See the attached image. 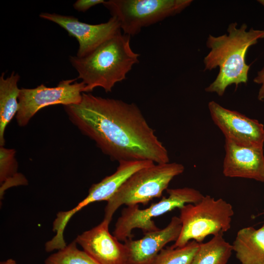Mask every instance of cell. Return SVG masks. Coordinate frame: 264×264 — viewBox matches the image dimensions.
Listing matches in <instances>:
<instances>
[{
	"label": "cell",
	"mask_w": 264,
	"mask_h": 264,
	"mask_svg": "<svg viewBox=\"0 0 264 264\" xmlns=\"http://www.w3.org/2000/svg\"><path fill=\"white\" fill-rule=\"evenodd\" d=\"M64 108L71 123L112 160L169 162L167 150L134 103L84 92L80 103Z\"/></svg>",
	"instance_id": "cell-1"
},
{
	"label": "cell",
	"mask_w": 264,
	"mask_h": 264,
	"mask_svg": "<svg viewBox=\"0 0 264 264\" xmlns=\"http://www.w3.org/2000/svg\"><path fill=\"white\" fill-rule=\"evenodd\" d=\"M236 22L228 26L227 34L219 36L209 34L206 42L210 51L203 59L204 70L217 67L219 72L214 81L205 88L207 92L223 95L227 88L235 84H246L250 65L246 63L248 48L264 39V30L253 28L247 30L243 23L237 27Z\"/></svg>",
	"instance_id": "cell-2"
},
{
	"label": "cell",
	"mask_w": 264,
	"mask_h": 264,
	"mask_svg": "<svg viewBox=\"0 0 264 264\" xmlns=\"http://www.w3.org/2000/svg\"><path fill=\"white\" fill-rule=\"evenodd\" d=\"M131 36L121 33L108 40L87 56H70L69 61L86 85V92L97 87L110 92L114 85L125 80L140 54L130 45Z\"/></svg>",
	"instance_id": "cell-3"
},
{
	"label": "cell",
	"mask_w": 264,
	"mask_h": 264,
	"mask_svg": "<svg viewBox=\"0 0 264 264\" xmlns=\"http://www.w3.org/2000/svg\"><path fill=\"white\" fill-rule=\"evenodd\" d=\"M184 171V166L176 162L154 164L138 170L107 201L104 220L110 222L123 205H146L154 198H160L171 180Z\"/></svg>",
	"instance_id": "cell-4"
},
{
	"label": "cell",
	"mask_w": 264,
	"mask_h": 264,
	"mask_svg": "<svg viewBox=\"0 0 264 264\" xmlns=\"http://www.w3.org/2000/svg\"><path fill=\"white\" fill-rule=\"evenodd\" d=\"M179 209L181 229L172 248L182 247L191 241L202 243L209 235L223 234L230 228L234 215L229 203L209 195L204 196L197 203L187 204Z\"/></svg>",
	"instance_id": "cell-5"
},
{
	"label": "cell",
	"mask_w": 264,
	"mask_h": 264,
	"mask_svg": "<svg viewBox=\"0 0 264 264\" xmlns=\"http://www.w3.org/2000/svg\"><path fill=\"white\" fill-rule=\"evenodd\" d=\"M166 191L168 197H163L145 209H140L138 204L124 208L115 223L113 235L124 242L132 238V231L135 228L140 229L143 234L157 230L160 228L152 219L187 204L197 203L204 197L198 190L190 187L167 189Z\"/></svg>",
	"instance_id": "cell-6"
},
{
	"label": "cell",
	"mask_w": 264,
	"mask_h": 264,
	"mask_svg": "<svg viewBox=\"0 0 264 264\" xmlns=\"http://www.w3.org/2000/svg\"><path fill=\"white\" fill-rule=\"evenodd\" d=\"M192 0H109L104 6L118 21L124 34L130 36L143 27L181 12Z\"/></svg>",
	"instance_id": "cell-7"
},
{
	"label": "cell",
	"mask_w": 264,
	"mask_h": 264,
	"mask_svg": "<svg viewBox=\"0 0 264 264\" xmlns=\"http://www.w3.org/2000/svg\"><path fill=\"white\" fill-rule=\"evenodd\" d=\"M77 78L62 80L55 87L41 84L33 88H22L19 95V108L16 115L18 125L24 127L41 109L51 105L64 106L80 103L86 85Z\"/></svg>",
	"instance_id": "cell-8"
},
{
	"label": "cell",
	"mask_w": 264,
	"mask_h": 264,
	"mask_svg": "<svg viewBox=\"0 0 264 264\" xmlns=\"http://www.w3.org/2000/svg\"><path fill=\"white\" fill-rule=\"evenodd\" d=\"M116 171L107 176L89 188L88 196L74 208L58 213L53 223V229L58 234L62 235L71 218L88 205L96 201L110 199L124 183L138 170L154 165L150 160L120 161Z\"/></svg>",
	"instance_id": "cell-9"
},
{
	"label": "cell",
	"mask_w": 264,
	"mask_h": 264,
	"mask_svg": "<svg viewBox=\"0 0 264 264\" xmlns=\"http://www.w3.org/2000/svg\"><path fill=\"white\" fill-rule=\"evenodd\" d=\"M39 16L56 23L77 40L79 48L76 56L79 58L87 56L104 43L121 33L120 23L113 17L106 22L92 24L79 21L73 16L56 13H41Z\"/></svg>",
	"instance_id": "cell-10"
},
{
	"label": "cell",
	"mask_w": 264,
	"mask_h": 264,
	"mask_svg": "<svg viewBox=\"0 0 264 264\" xmlns=\"http://www.w3.org/2000/svg\"><path fill=\"white\" fill-rule=\"evenodd\" d=\"M208 107L213 121L225 139L244 146L263 148L264 126L259 121L226 109L214 101L209 102Z\"/></svg>",
	"instance_id": "cell-11"
},
{
	"label": "cell",
	"mask_w": 264,
	"mask_h": 264,
	"mask_svg": "<svg viewBox=\"0 0 264 264\" xmlns=\"http://www.w3.org/2000/svg\"><path fill=\"white\" fill-rule=\"evenodd\" d=\"M110 222L104 220L98 225L84 232L74 240L99 264H127V251L109 231Z\"/></svg>",
	"instance_id": "cell-12"
},
{
	"label": "cell",
	"mask_w": 264,
	"mask_h": 264,
	"mask_svg": "<svg viewBox=\"0 0 264 264\" xmlns=\"http://www.w3.org/2000/svg\"><path fill=\"white\" fill-rule=\"evenodd\" d=\"M222 173L228 177L264 182L263 148L244 146L225 140Z\"/></svg>",
	"instance_id": "cell-13"
},
{
	"label": "cell",
	"mask_w": 264,
	"mask_h": 264,
	"mask_svg": "<svg viewBox=\"0 0 264 264\" xmlns=\"http://www.w3.org/2000/svg\"><path fill=\"white\" fill-rule=\"evenodd\" d=\"M181 226L179 217L174 216L164 228L144 234L139 240H127L124 244L127 251V264H153L167 243L177 240Z\"/></svg>",
	"instance_id": "cell-14"
},
{
	"label": "cell",
	"mask_w": 264,
	"mask_h": 264,
	"mask_svg": "<svg viewBox=\"0 0 264 264\" xmlns=\"http://www.w3.org/2000/svg\"><path fill=\"white\" fill-rule=\"evenodd\" d=\"M232 245L241 264H264V225L240 229Z\"/></svg>",
	"instance_id": "cell-15"
},
{
	"label": "cell",
	"mask_w": 264,
	"mask_h": 264,
	"mask_svg": "<svg viewBox=\"0 0 264 264\" xmlns=\"http://www.w3.org/2000/svg\"><path fill=\"white\" fill-rule=\"evenodd\" d=\"M5 73L0 76V146L5 144V129L18 111L19 95L20 89L18 86L20 80L18 73L12 72L4 78Z\"/></svg>",
	"instance_id": "cell-16"
},
{
	"label": "cell",
	"mask_w": 264,
	"mask_h": 264,
	"mask_svg": "<svg viewBox=\"0 0 264 264\" xmlns=\"http://www.w3.org/2000/svg\"><path fill=\"white\" fill-rule=\"evenodd\" d=\"M222 234L214 236L205 243H200L192 264H226L233 251Z\"/></svg>",
	"instance_id": "cell-17"
},
{
	"label": "cell",
	"mask_w": 264,
	"mask_h": 264,
	"mask_svg": "<svg viewBox=\"0 0 264 264\" xmlns=\"http://www.w3.org/2000/svg\"><path fill=\"white\" fill-rule=\"evenodd\" d=\"M16 151L13 149L0 147V196L2 198L6 190L13 186L27 184L26 178L18 172Z\"/></svg>",
	"instance_id": "cell-18"
},
{
	"label": "cell",
	"mask_w": 264,
	"mask_h": 264,
	"mask_svg": "<svg viewBox=\"0 0 264 264\" xmlns=\"http://www.w3.org/2000/svg\"><path fill=\"white\" fill-rule=\"evenodd\" d=\"M199 244L195 241H191L182 247L163 248L153 264H192Z\"/></svg>",
	"instance_id": "cell-19"
},
{
	"label": "cell",
	"mask_w": 264,
	"mask_h": 264,
	"mask_svg": "<svg viewBox=\"0 0 264 264\" xmlns=\"http://www.w3.org/2000/svg\"><path fill=\"white\" fill-rule=\"evenodd\" d=\"M44 264H99L83 250L75 241L48 256Z\"/></svg>",
	"instance_id": "cell-20"
},
{
	"label": "cell",
	"mask_w": 264,
	"mask_h": 264,
	"mask_svg": "<svg viewBox=\"0 0 264 264\" xmlns=\"http://www.w3.org/2000/svg\"><path fill=\"white\" fill-rule=\"evenodd\" d=\"M104 0H77L73 4L74 9L79 12H86L97 4H103Z\"/></svg>",
	"instance_id": "cell-21"
},
{
	"label": "cell",
	"mask_w": 264,
	"mask_h": 264,
	"mask_svg": "<svg viewBox=\"0 0 264 264\" xmlns=\"http://www.w3.org/2000/svg\"><path fill=\"white\" fill-rule=\"evenodd\" d=\"M253 82L259 85L260 87L258 91L257 98L259 101H264V66L262 69L258 71L256 76L253 79Z\"/></svg>",
	"instance_id": "cell-22"
},
{
	"label": "cell",
	"mask_w": 264,
	"mask_h": 264,
	"mask_svg": "<svg viewBox=\"0 0 264 264\" xmlns=\"http://www.w3.org/2000/svg\"><path fill=\"white\" fill-rule=\"evenodd\" d=\"M0 264H17V263L13 259H9L4 262H1Z\"/></svg>",
	"instance_id": "cell-23"
},
{
	"label": "cell",
	"mask_w": 264,
	"mask_h": 264,
	"mask_svg": "<svg viewBox=\"0 0 264 264\" xmlns=\"http://www.w3.org/2000/svg\"><path fill=\"white\" fill-rule=\"evenodd\" d=\"M257 1L264 7V0H258Z\"/></svg>",
	"instance_id": "cell-24"
}]
</instances>
